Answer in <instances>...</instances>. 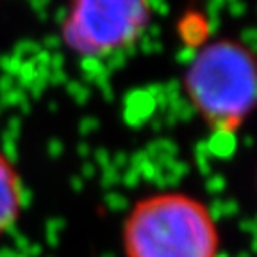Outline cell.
Listing matches in <instances>:
<instances>
[{
    "label": "cell",
    "instance_id": "3957f363",
    "mask_svg": "<svg viewBox=\"0 0 257 257\" xmlns=\"http://www.w3.org/2000/svg\"><path fill=\"white\" fill-rule=\"evenodd\" d=\"M150 15L149 0H72L64 43L80 56H104L136 41Z\"/></svg>",
    "mask_w": 257,
    "mask_h": 257
},
{
    "label": "cell",
    "instance_id": "277c9868",
    "mask_svg": "<svg viewBox=\"0 0 257 257\" xmlns=\"http://www.w3.org/2000/svg\"><path fill=\"white\" fill-rule=\"evenodd\" d=\"M22 205L18 173L9 159L0 152V236L15 223Z\"/></svg>",
    "mask_w": 257,
    "mask_h": 257
},
{
    "label": "cell",
    "instance_id": "6da1fadb",
    "mask_svg": "<svg viewBox=\"0 0 257 257\" xmlns=\"http://www.w3.org/2000/svg\"><path fill=\"white\" fill-rule=\"evenodd\" d=\"M127 257H216L220 234L213 214L184 193L140 200L123 227Z\"/></svg>",
    "mask_w": 257,
    "mask_h": 257
},
{
    "label": "cell",
    "instance_id": "7a4b0ae2",
    "mask_svg": "<svg viewBox=\"0 0 257 257\" xmlns=\"http://www.w3.org/2000/svg\"><path fill=\"white\" fill-rule=\"evenodd\" d=\"M184 88L198 114L213 131L236 133L255 102L252 52L232 40L207 45L189 64Z\"/></svg>",
    "mask_w": 257,
    "mask_h": 257
}]
</instances>
